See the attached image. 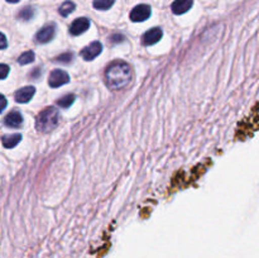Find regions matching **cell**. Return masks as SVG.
Returning a JSON list of instances; mask_svg holds the SVG:
<instances>
[{
	"instance_id": "cell-1",
	"label": "cell",
	"mask_w": 259,
	"mask_h": 258,
	"mask_svg": "<svg viewBox=\"0 0 259 258\" xmlns=\"http://www.w3.org/2000/svg\"><path fill=\"white\" fill-rule=\"evenodd\" d=\"M105 78L106 85L111 90H121L131 82V66L124 61H114L106 68Z\"/></svg>"
},
{
	"instance_id": "cell-2",
	"label": "cell",
	"mask_w": 259,
	"mask_h": 258,
	"mask_svg": "<svg viewBox=\"0 0 259 258\" xmlns=\"http://www.w3.org/2000/svg\"><path fill=\"white\" fill-rule=\"evenodd\" d=\"M58 111L53 106L46 108L45 110L40 111L35 120V128L40 133H48V132L53 131L58 124Z\"/></svg>"
},
{
	"instance_id": "cell-3",
	"label": "cell",
	"mask_w": 259,
	"mask_h": 258,
	"mask_svg": "<svg viewBox=\"0 0 259 258\" xmlns=\"http://www.w3.org/2000/svg\"><path fill=\"white\" fill-rule=\"evenodd\" d=\"M68 81H70V76L67 75V72H65L63 70H58V68L53 70L48 78V83L51 88H60V86L67 83Z\"/></svg>"
},
{
	"instance_id": "cell-4",
	"label": "cell",
	"mask_w": 259,
	"mask_h": 258,
	"mask_svg": "<svg viewBox=\"0 0 259 258\" xmlns=\"http://www.w3.org/2000/svg\"><path fill=\"white\" fill-rule=\"evenodd\" d=\"M151 17V7L147 4L137 5L131 12V19L133 22H144Z\"/></svg>"
},
{
	"instance_id": "cell-5",
	"label": "cell",
	"mask_w": 259,
	"mask_h": 258,
	"mask_svg": "<svg viewBox=\"0 0 259 258\" xmlns=\"http://www.w3.org/2000/svg\"><path fill=\"white\" fill-rule=\"evenodd\" d=\"M101 51H103V45L100 42H98V40H95V42L90 43L88 47H85L81 51V56H82V58L85 61H91L98 57L101 53Z\"/></svg>"
},
{
	"instance_id": "cell-6",
	"label": "cell",
	"mask_w": 259,
	"mask_h": 258,
	"mask_svg": "<svg viewBox=\"0 0 259 258\" xmlns=\"http://www.w3.org/2000/svg\"><path fill=\"white\" fill-rule=\"evenodd\" d=\"M56 33V28L53 23H50V24H46L39 32L35 34V42L38 43H47L50 40H52V38L55 37Z\"/></svg>"
},
{
	"instance_id": "cell-7",
	"label": "cell",
	"mask_w": 259,
	"mask_h": 258,
	"mask_svg": "<svg viewBox=\"0 0 259 258\" xmlns=\"http://www.w3.org/2000/svg\"><path fill=\"white\" fill-rule=\"evenodd\" d=\"M162 34H163V32H162L161 28L158 27L152 28V29H149L148 32L144 33L143 37H142V43H143L144 46L156 45V43L162 38Z\"/></svg>"
},
{
	"instance_id": "cell-8",
	"label": "cell",
	"mask_w": 259,
	"mask_h": 258,
	"mask_svg": "<svg viewBox=\"0 0 259 258\" xmlns=\"http://www.w3.org/2000/svg\"><path fill=\"white\" fill-rule=\"evenodd\" d=\"M89 27H90V20H89L88 18H77V19L73 20L72 24H71L70 33L72 35H80L82 34L83 32H86V30L89 29Z\"/></svg>"
},
{
	"instance_id": "cell-9",
	"label": "cell",
	"mask_w": 259,
	"mask_h": 258,
	"mask_svg": "<svg viewBox=\"0 0 259 258\" xmlns=\"http://www.w3.org/2000/svg\"><path fill=\"white\" fill-rule=\"evenodd\" d=\"M35 93V89L33 86H27V88H22L15 93V100L20 104H25L30 101Z\"/></svg>"
},
{
	"instance_id": "cell-10",
	"label": "cell",
	"mask_w": 259,
	"mask_h": 258,
	"mask_svg": "<svg viewBox=\"0 0 259 258\" xmlns=\"http://www.w3.org/2000/svg\"><path fill=\"white\" fill-rule=\"evenodd\" d=\"M4 123L5 125L9 126V128H19V126L23 124L22 114H20L18 110L10 111V113L5 116Z\"/></svg>"
},
{
	"instance_id": "cell-11",
	"label": "cell",
	"mask_w": 259,
	"mask_h": 258,
	"mask_svg": "<svg viewBox=\"0 0 259 258\" xmlns=\"http://www.w3.org/2000/svg\"><path fill=\"white\" fill-rule=\"evenodd\" d=\"M192 4H194V0H175L171 7L172 12L177 15L185 14V13L191 9Z\"/></svg>"
},
{
	"instance_id": "cell-12",
	"label": "cell",
	"mask_w": 259,
	"mask_h": 258,
	"mask_svg": "<svg viewBox=\"0 0 259 258\" xmlns=\"http://www.w3.org/2000/svg\"><path fill=\"white\" fill-rule=\"evenodd\" d=\"M20 139H22V134H8L3 137L2 142L5 148H13L19 143Z\"/></svg>"
},
{
	"instance_id": "cell-13",
	"label": "cell",
	"mask_w": 259,
	"mask_h": 258,
	"mask_svg": "<svg viewBox=\"0 0 259 258\" xmlns=\"http://www.w3.org/2000/svg\"><path fill=\"white\" fill-rule=\"evenodd\" d=\"M75 8H76L75 3L67 0V2H65L62 5H61L60 9H58V12H60V14L62 15V17H67V15H70L71 13L75 10Z\"/></svg>"
},
{
	"instance_id": "cell-14",
	"label": "cell",
	"mask_w": 259,
	"mask_h": 258,
	"mask_svg": "<svg viewBox=\"0 0 259 258\" xmlns=\"http://www.w3.org/2000/svg\"><path fill=\"white\" fill-rule=\"evenodd\" d=\"M73 101H75V95L73 94H68V95H65L61 99H58L57 105L62 109H67L72 105Z\"/></svg>"
},
{
	"instance_id": "cell-15",
	"label": "cell",
	"mask_w": 259,
	"mask_h": 258,
	"mask_svg": "<svg viewBox=\"0 0 259 258\" xmlns=\"http://www.w3.org/2000/svg\"><path fill=\"white\" fill-rule=\"evenodd\" d=\"M115 0H94L93 5L95 9L99 10H108L109 8L113 7Z\"/></svg>"
},
{
	"instance_id": "cell-16",
	"label": "cell",
	"mask_w": 259,
	"mask_h": 258,
	"mask_svg": "<svg viewBox=\"0 0 259 258\" xmlns=\"http://www.w3.org/2000/svg\"><path fill=\"white\" fill-rule=\"evenodd\" d=\"M33 15H34V10H33V8L25 7L19 12V14H18V19L29 20V19H32Z\"/></svg>"
},
{
	"instance_id": "cell-17",
	"label": "cell",
	"mask_w": 259,
	"mask_h": 258,
	"mask_svg": "<svg viewBox=\"0 0 259 258\" xmlns=\"http://www.w3.org/2000/svg\"><path fill=\"white\" fill-rule=\"evenodd\" d=\"M34 61V53L32 51H27L23 55H20V57L18 58V62L20 65H27V63H32Z\"/></svg>"
},
{
	"instance_id": "cell-18",
	"label": "cell",
	"mask_w": 259,
	"mask_h": 258,
	"mask_svg": "<svg viewBox=\"0 0 259 258\" xmlns=\"http://www.w3.org/2000/svg\"><path fill=\"white\" fill-rule=\"evenodd\" d=\"M72 58H73V55L72 53H65V55H61V56H58L57 58H56V61H57V62H63V63H67V62H71V61H72Z\"/></svg>"
},
{
	"instance_id": "cell-19",
	"label": "cell",
	"mask_w": 259,
	"mask_h": 258,
	"mask_svg": "<svg viewBox=\"0 0 259 258\" xmlns=\"http://www.w3.org/2000/svg\"><path fill=\"white\" fill-rule=\"evenodd\" d=\"M9 73V66L4 65V63H0V80L5 78Z\"/></svg>"
},
{
	"instance_id": "cell-20",
	"label": "cell",
	"mask_w": 259,
	"mask_h": 258,
	"mask_svg": "<svg viewBox=\"0 0 259 258\" xmlns=\"http://www.w3.org/2000/svg\"><path fill=\"white\" fill-rule=\"evenodd\" d=\"M7 46H8L7 37H5V35L0 32V50H4V48H7Z\"/></svg>"
},
{
	"instance_id": "cell-21",
	"label": "cell",
	"mask_w": 259,
	"mask_h": 258,
	"mask_svg": "<svg viewBox=\"0 0 259 258\" xmlns=\"http://www.w3.org/2000/svg\"><path fill=\"white\" fill-rule=\"evenodd\" d=\"M7 104H8V101H7V99H5V96L0 94V113H2L5 108H7Z\"/></svg>"
},
{
	"instance_id": "cell-22",
	"label": "cell",
	"mask_w": 259,
	"mask_h": 258,
	"mask_svg": "<svg viewBox=\"0 0 259 258\" xmlns=\"http://www.w3.org/2000/svg\"><path fill=\"white\" fill-rule=\"evenodd\" d=\"M123 39H124V37L121 34L111 35V42H121Z\"/></svg>"
},
{
	"instance_id": "cell-23",
	"label": "cell",
	"mask_w": 259,
	"mask_h": 258,
	"mask_svg": "<svg viewBox=\"0 0 259 258\" xmlns=\"http://www.w3.org/2000/svg\"><path fill=\"white\" fill-rule=\"evenodd\" d=\"M8 3H18V2H20V0H7Z\"/></svg>"
}]
</instances>
